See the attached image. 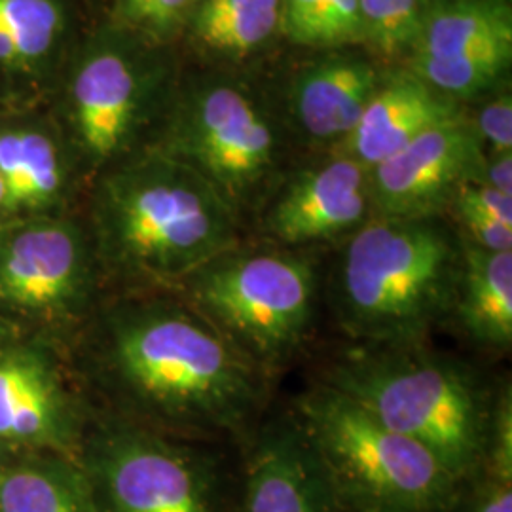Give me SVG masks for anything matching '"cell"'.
<instances>
[{"mask_svg": "<svg viewBox=\"0 0 512 512\" xmlns=\"http://www.w3.org/2000/svg\"><path fill=\"white\" fill-rule=\"evenodd\" d=\"M88 226L65 215L0 219V317L65 346L103 298Z\"/></svg>", "mask_w": 512, "mask_h": 512, "instance_id": "obj_8", "label": "cell"}, {"mask_svg": "<svg viewBox=\"0 0 512 512\" xmlns=\"http://www.w3.org/2000/svg\"><path fill=\"white\" fill-rule=\"evenodd\" d=\"M6 217V190H4V184L0 179V219Z\"/></svg>", "mask_w": 512, "mask_h": 512, "instance_id": "obj_35", "label": "cell"}, {"mask_svg": "<svg viewBox=\"0 0 512 512\" xmlns=\"http://www.w3.org/2000/svg\"><path fill=\"white\" fill-rule=\"evenodd\" d=\"M486 150L463 118L427 129L368 171L376 217L437 219L461 184L482 179Z\"/></svg>", "mask_w": 512, "mask_h": 512, "instance_id": "obj_11", "label": "cell"}, {"mask_svg": "<svg viewBox=\"0 0 512 512\" xmlns=\"http://www.w3.org/2000/svg\"><path fill=\"white\" fill-rule=\"evenodd\" d=\"M503 46H512L505 0H442L427 12L414 55L452 57Z\"/></svg>", "mask_w": 512, "mask_h": 512, "instance_id": "obj_20", "label": "cell"}, {"mask_svg": "<svg viewBox=\"0 0 512 512\" xmlns=\"http://www.w3.org/2000/svg\"><path fill=\"white\" fill-rule=\"evenodd\" d=\"M279 29L306 48L365 42L359 0H279Z\"/></svg>", "mask_w": 512, "mask_h": 512, "instance_id": "obj_23", "label": "cell"}, {"mask_svg": "<svg viewBox=\"0 0 512 512\" xmlns=\"http://www.w3.org/2000/svg\"><path fill=\"white\" fill-rule=\"evenodd\" d=\"M0 179L6 217L65 215L74 188L73 152L46 124H0Z\"/></svg>", "mask_w": 512, "mask_h": 512, "instance_id": "obj_15", "label": "cell"}, {"mask_svg": "<svg viewBox=\"0 0 512 512\" xmlns=\"http://www.w3.org/2000/svg\"><path fill=\"white\" fill-rule=\"evenodd\" d=\"M65 27L61 0H0V67L31 71L52 57Z\"/></svg>", "mask_w": 512, "mask_h": 512, "instance_id": "obj_21", "label": "cell"}, {"mask_svg": "<svg viewBox=\"0 0 512 512\" xmlns=\"http://www.w3.org/2000/svg\"><path fill=\"white\" fill-rule=\"evenodd\" d=\"M511 59L512 46L452 57L414 55L412 73L446 97H471L494 86L509 69Z\"/></svg>", "mask_w": 512, "mask_h": 512, "instance_id": "obj_24", "label": "cell"}, {"mask_svg": "<svg viewBox=\"0 0 512 512\" xmlns=\"http://www.w3.org/2000/svg\"><path fill=\"white\" fill-rule=\"evenodd\" d=\"M230 512H344L293 418L249 440L234 471Z\"/></svg>", "mask_w": 512, "mask_h": 512, "instance_id": "obj_14", "label": "cell"}, {"mask_svg": "<svg viewBox=\"0 0 512 512\" xmlns=\"http://www.w3.org/2000/svg\"><path fill=\"white\" fill-rule=\"evenodd\" d=\"M480 471L512 482V393L503 385L492 404L486 456Z\"/></svg>", "mask_w": 512, "mask_h": 512, "instance_id": "obj_26", "label": "cell"}, {"mask_svg": "<svg viewBox=\"0 0 512 512\" xmlns=\"http://www.w3.org/2000/svg\"><path fill=\"white\" fill-rule=\"evenodd\" d=\"M67 349L99 410L177 439L245 435L262 406L264 370L173 291L103 294Z\"/></svg>", "mask_w": 512, "mask_h": 512, "instance_id": "obj_1", "label": "cell"}, {"mask_svg": "<svg viewBox=\"0 0 512 512\" xmlns=\"http://www.w3.org/2000/svg\"><path fill=\"white\" fill-rule=\"evenodd\" d=\"M16 334H23V332H19L18 329H14L10 323H6L2 317H0V344L2 342H6V340H10L12 336H16Z\"/></svg>", "mask_w": 512, "mask_h": 512, "instance_id": "obj_33", "label": "cell"}, {"mask_svg": "<svg viewBox=\"0 0 512 512\" xmlns=\"http://www.w3.org/2000/svg\"><path fill=\"white\" fill-rule=\"evenodd\" d=\"M293 421L344 512H448L458 497L461 482L429 450L330 385L300 393Z\"/></svg>", "mask_w": 512, "mask_h": 512, "instance_id": "obj_5", "label": "cell"}, {"mask_svg": "<svg viewBox=\"0 0 512 512\" xmlns=\"http://www.w3.org/2000/svg\"><path fill=\"white\" fill-rule=\"evenodd\" d=\"M88 232L103 287L175 291L239 245L238 207L192 165L154 148L107 167Z\"/></svg>", "mask_w": 512, "mask_h": 512, "instance_id": "obj_2", "label": "cell"}, {"mask_svg": "<svg viewBox=\"0 0 512 512\" xmlns=\"http://www.w3.org/2000/svg\"><path fill=\"white\" fill-rule=\"evenodd\" d=\"M93 408L65 344L38 334L0 344V442L76 459Z\"/></svg>", "mask_w": 512, "mask_h": 512, "instance_id": "obj_9", "label": "cell"}, {"mask_svg": "<svg viewBox=\"0 0 512 512\" xmlns=\"http://www.w3.org/2000/svg\"><path fill=\"white\" fill-rule=\"evenodd\" d=\"M372 209L368 171L348 156L306 169L275 198L264 230L279 247L302 249L351 236Z\"/></svg>", "mask_w": 512, "mask_h": 512, "instance_id": "obj_13", "label": "cell"}, {"mask_svg": "<svg viewBox=\"0 0 512 512\" xmlns=\"http://www.w3.org/2000/svg\"><path fill=\"white\" fill-rule=\"evenodd\" d=\"M76 461L99 512H230L234 473L196 440L93 408Z\"/></svg>", "mask_w": 512, "mask_h": 512, "instance_id": "obj_7", "label": "cell"}, {"mask_svg": "<svg viewBox=\"0 0 512 512\" xmlns=\"http://www.w3.org/2000/svg\"><path fill=\"white\" fill-rule=\"evenodd\" d=\"M147 97L135 55L114 42L90 48L74 67L69 86L74 143L82 158L101 167L129 147Z\"/></svg>", "mask_w": 512, "mask_h": 512, "instance_id": "obj_12", "label": "cell"}, {"mask_svg": "<svg viewBox=\"0 0 512 512\" xmlns=\"http://www.w3.org/2000/svg\"><path fill=\"white\" fill-rule=\"evenodd\" d=\"M194 0H122L124 16L150 33L165 35L177 27Z\"/></svg>", "mask_w": 512, "mask_h": 512, "instance_id": "obj_29", "label": "cell"}, {"mask_svg": "<svg viewBox=\"0 0 512 512\" xmlns=\"http://www.w3.org/2000/svg\"><path fill=\"white\" fill-rule=\"evenodd\" d=\"M458 118L461 112L444 93L414 73L399 74L387 84L380 82L357 126L338 145V154L370 171L427 129Z\"/></svg>", "mask_w": 512, "mask_h": 512, "instance_id": "obj_16", "label": "cell"}, {"mask_svg": "<svg viewBox=\"0 0 512 512\" xmlns=\"http://www.w3.org/2000/svg\"><path fill=\"white\" fill-rule=\"evenodd\" d=\"M378 86V71L366 61L334 57L311 65L294 80V116L313 141L340 145Z\"/></svg>", "mask_w": 512, "mask_h": 512, "instance_id": "obj_17", "label": "cell"}, {"mask_svg": "<svg viewBox=\"0 0 512 512\" xmlns=\"http://www.w3.org/2000/svg\"><path fill=\"white\" fill-rule=\"evenodd\" d=\"M427 12L425 0H359L363 38L380 54L401 55L414 50Z\"/></svg>", "mask_w": 512, "mask_h": 512, "instance_id": "obj_25", "label": "cell"}, {"mask_svg": "<svg viewBox=\"0 0 512 512\" xmlns=\"http://www.w3.org/2000/svg\"><path fill=\"white\" fill-rule=\"evenodd\" d=\"M194 33L226 55H247L279 29V0H203L194 10Z\"/></svg>", "mask_w": 512, "mask_h": 512, "instance_id": "obj_22", "label": "cell"}, {"mask_svg": "<svg viewBox=\"0 0 512 512\" xmlns=\"http://www.w3.org/2000/svg\"><path fill=\"white\" fill-rule=\"evenodd\" d=\"M173 293L266 370L293 359L308 340L317 272L308 256L293 249L236 245L188 275Z\"/></svg>", "mask_w": 512, "mask_h": 512, "instance_id": "obj_6", "label": "cell"}, {"mask_svg": "<svg viewBox=\"0 0 512 512\" xmlns=\"http://www.w3.org/2000/svg\"><path fill=\"white\" fill-rule=\"evenodd\" d=\"M461 245L437 219L372 217L332 274L336 319L359 346H425L452 315Z\"/></svg>", "mask_w": 512, "mask_h": 512, "instance_id": "obj_3", "label": "cell"}, {"mask_svg": "<svg viewBox=\"0 0 512 512\" xmlns=\"http://www.w3.org/2000/svg\"><path fill=\"white\" fill-rule=\"evenodd\" d=\"M461 270L452 315L484 348L512 344V251H486L459 238Z\"/></svg>", "mask_w": 512, "mask_h": 512, "instance_id": "obj_18", "label": "cell"}, {"mask_svg": "<svg viewBox=\"0 0 512 512\" xmlns=\"http://www.w3.org/2000/svg\"><path fill=\"white\" fill-rule=\"evenodd\" d=\"M448 512H512V482L478 471L461 482Z\"/></svg>", "mask_w": 512, "mask_h": 512, "instance_id": "obj_27", "label": "cell"}, {"mask_svg": "<svg viewBox=\"0 0 512 512\" xmlns=\"http://www.w3.org/2000/svg\"><path fill=\"white\" fill-rule=\"evenodd\" d=\"M482 147L490 150L486 156L512 154V99L503 93L480 110L475 126Z\"/></svg>", "mask_w": 512, "mask_h": 512, "instance_id": "obj_28", "label": "cell"}, {"mask_svg": "<svg viewBox=\"0 0 512 512\" xmlns=\"http://www.w3.org/2000/svg\"><path fill=\"white\" fill-rule=\"evenodd\" d=\"M158 148L192 165L239 207L270 175L277 141L245 93L215 84L192 95Z\"/></svg>", "mask_w": 512, "mask_h": 512, "instance_id": "obj_10", "label": "cell"}, {"mask_svg": "<svg viewBox=\"0 0 512 512\" xmlns=\"http://www.w3.org/2000/svg\"><path fill=\"white\" fill-rule=\"evenodd\" d=\"M0 512H99L80 463L19 454L0 465Z\"/></svg>", "mask_w": 512, "mask_h": 512, "instance_id": "obj_19", "label": "cell"}, {"mask_svg": "<svg viewBox=\"0 0 512 512\" xmlns=\"http://www.w3.org/2000/svg\"><path fill=\"white\" fill-rule=\"evenodd\" d=\"M450 203H461L512 228V196H507L484 183H465L459 186ZM450 207V205H448Z\"/></svg>", "mask_w": 512, "mask_h": 512, "instance_id": "obj_31", "label": "cell"}, {"mask_svg": "<svg viewBox=\"0 0 512 512\" xmlns=\"http://www.w3.org/2000/svg\"><path fill=\"white\" fill-rule=\"evenodd\" d=\"M448 209L454 211L461 224V238L486 251H512V228H507L492 217L461 203H450Z\"/></svg>", "mask_w": 512, "mask_h": 512, "instance_id": "obj_30", "label": "cell"}, {"mask_svg": "<svg viewBox=\"0 0 512 512\" xmlns=\"http://www.w3.org/2000/svg\"><path fill=\"white\" fill-rule=\"evenodd\" d=\"M478 183L488 184L495 190L512 196V154L486 156L482 179Z\"/></svg>", "mask_w": 512, "mask_h": 512, "instance_id": "obj_32", "label": "cell"}, {"mask_svg": "<svg viewBox=\"0 0 512 512\" xmlns=\"http://www.w3.org/2000/svg\"><path fill=\"white\" fill-rule=\"evenodd\" d=\"M321 384L351 397L391 431L429 450L459 482L484 463L494 397L475 372L427 346L346 349Z\"/></svg>", "mask_w": 512, "mask_h": 512, "instance_id": "obj_4", "label": "cell"}, {"mask_svg": "<svg viewBox=\"0 0 512 512\" xmlns=\"http://www.w3.org/2000/svg\"><path fill=\"white\" fill-rule=\"evenodd\" d=\"M19 456L16 450H12L10 446H6L4 442H0V465H4L6 461H10L12 458Z\"/></svg>", "mask_w": 512, "mask_h": 512, "instance_id": "obj_34", "label": "cell"}]
</instances>
